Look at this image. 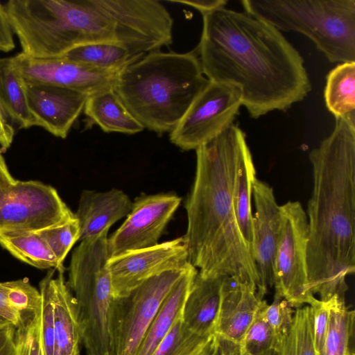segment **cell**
<instances>
[{"mask_svg":"<svg viewBox=\"0 0 355 355\" xmlns=\"http://www.w3.org/2000/svg\"><path fill=\"white\" fill-rule=\"evenodd\" d=\"M259 314L272 329L278 349L293 322L294 312L292 306L287 301L275 294L273 302L270 304L266 302L261 308Z\"/></svg>","mask_w":355,"mask_h":355,"instance_id":"33","label":"cell"},{"mask_svg":"<svg viewBox=\"0 0 355 355\" xmlns=\"http://www.w3.org/2000/svg\"><path fill=\"white\" fill-rule=\"evenodd\" d=\"M133 202L122 190H83L74 214L80 227L79 241L96 237L130 212Z\"/></svg>","mask_w":355,"mask_h":355,"instance_id":"17","label":"cell"},{"mask_svg":"<svg viewBox=\"0 0 355 355\" xmlns=\"http://www.w3.org/2000/svg\"><path fill=\"white\" fill-rule=\"evenodd\" d=\"M10 118L0 102V146L1 152H5L11 145L15 130Z\"/></svg>","mask_w":355,"mask_h":355,"instance_id":"38","label":"cell"},{"mask_svg":"<svg viewBox=\"0 0 355 355\" xmlns=\"http://www.w3.org/2000/svg\"><path fill=\"white\" fill-rule=\"evenodd\" d=\"M238 348L215 336L201 355H234Z\"/></svg>","mask_w":355,"mask_h":355,"instance_id":"41","label":"cell"},{"mask_svg":"<svg viewBox=\"0 0 355 355\" xmlns=\"http://www.w3.org/2000/svg\"><path fill=\"white\" fill-rule=\"evenodd\" d=\"M181 201L173 192L143 193L136 198L124 222L107 239L110 257L159 243Z\"/></svg>","mask_w":355,"mask_h":355,"instance_id":"12","label":"cell"},{"mask_svg":"<svg viewBox=\"0 0 355 355\" xmlns=\"http://www.w3.org/2000/svg\"><path fill=\"white\" fill-rule=\"evenodd\" d=\"M224 277H206L198 272L182 314L184 323L194 334L209 339L215 336Z\"/></svg>","mask_w":355,"mask_h":355,"instance_id":"19","label":"cell"},{"mask_svg":"<svg viewBox=\"0 0 355 355\" xmlns=\"http://www.w3.org/2000/svg\"><path fill=\"white\" fill-rule=\"evenodd\" d=\"M10 323L7 320L3 318V317L0 316V327L3 326L6 324Z\"/></svg>","mask_w":355,"mask_h":355,"instance_id":"44","label":"cell"},{"mask_svg":"<svg viewBox=\"0 0 355 355\" xmlns=\"http://www.w3.org/2000/svg\"><path fill=\"white\" fill-rule=\"evenodd\" d=\"M324 96L336 119H355V62L339 64L329 71Z\"/></svg>","mask_w":355,"mask_h":355,"instance_id":"27","label":"cell"},{"mask_svg":"<svg viewBox=\"0 0 355 355\" xmlns=\"http://www.w3.org/2000/svg\"><path fill=\"white\" fill-rule=\"evenodd\" d=\"M313 313V329L315 346L320 355L324 342L329 322V300L314 297L309 303Z\"/></svg>","mask_w":355,"mask_h":355,"instance_id":"36","label":"cell"},{"mask_svg":"<svg viewBox=\"0 0 355 355\" xmlns=\"http://www.w3.org/2000/svg\"><path fill=\"white\" fill-rule=\"evenodd\" d=\"M74 217L56 189L41 182L17 180L0 188V233L39 231Z\"/></svg>","mask_w":355,"mask_h":355,"instance_id":"10","label":"cell"},{"mask_svg":"<svg viewBox=\"0 0 355 355\" xmlns=\"http://www.w3.org/2000/svg\"><path fill=\"white\" fill-rule=\"evenodd\" d=\"M277 350L279 355H319L314 343L310 306L296 309L291 328Z\"/></svg>","mask_w":355,"mask_h":355,"instance_id":"29","label":"cell"},{"mask_svg":"<svg viewBox=\"0 0 355 355\" xmlns=\"http://www.w3.org/2000/svg\"><path fill=\"white\" fill-rule=\"evenodd\" d=\"M110 257L106 234L81 241L71 254L67 284L75 298L85 355H114Z\"/></svg>","mask_w":355,"mask_h":355,"instance_id":"6","label":"cell"},{"mask_svg":"<svg viewBox=\"0 0 355 355\" xmlns=\"http://www.w3.org/2000/svg\"><path fill=\"white\" fill-rule=\"evenodd\" d=\"M256 170L247 141L241 146L233 187V206L237 225L252 257L253 250L252 183Z\"/></svg>","mask_w":355,"mask_h":355,"instance_id":"22","label":"cell"},{"mask_svg":"<svg viewBox=\"0 0 355 355\" xmlns=\"http://www.w3.org/2000/svg\"><path fill=\"white\" fill-rule=\"evenodd\" d=\"M37 232L61 266L71 248L79 241L80 227L76 216Z\"/></svg>","mask_w":355,"mask_h":355,"instance_id":"31","label":"cell"},{"mask_svg":"<svg viewBox=\"0 0 355 355\" xmlns=\"http://www.w3.org/2000/svg\"><path fill=\"white\" fill-rule=\"evenodd\" d=\"M313 189L307 206V275L320 300L345 299L355 270V119H336L309 153Z\"/></svg>","mask_w":355,"mask_h":355,"instance_id":"2","label":"cell"},{"mask_svg":"<svg viewBox=\"0 0 355 355\" xmlns=\"http://www.w3.org/2000/svg\"><path fill=\"white\" fill-rule=\"evenodd\" d=\"M40 339L44 355H54V313L49 272L40 282Z\"/></svg>","mask_w":355,"mask_h":355,"instance_id":"32","label":"cell"},{"mask_svg":"<svg viewBox=\"0 0 355 355\" xmlns=\"http://www.w3.org/2000/svg\"><path fill=\"white\" fill-rule=\"evenodd\" d=\"M239 348L250 355H259L272 348L277 349L273 332L259 311L244 335Z\"/></svg>","mask_w":355,"mask_h":355,"instance_id":"34","label":"cell"},{"mask_svg":"<svg viewBox=\"0 0 355 355\" xmlns=\"http://www.w3.org/2000/svg\"><path fill=\"white\" fill-rule=\"evenodd\" d=\"M61 57L110 71H120L141 58L135 55L126 47L116 43L85 44L70 50Z\"/></svg>","mask_w":355,"mask_h":355,"instance_id":"28","label":"cell"},{"mask_svg":"<svg viewBox=\"0 0 355 355\" xmlns=\"http://www.w3.org/2000/svg\"><path fill=\"white\" fill-rule=\"evenodd\" d=\"M83 112L92 124L106 132L131 135L144 129L113 87L87 96Z\"/></svg>","mask_w":355,"mask_h":355,"instance_id":"21","label":"cell"},{"mask_svg":"<svg viewBox=\"0 0 355 355\" xmlns=\"http://www.w3.org/2000/svg\"><path fill=\"white\" fill-rule=\"evenodd\" d=\"M195 51L205 76L238 87L257 119L285 111L311 89L304 60L280 31L246 12L223 7L202 15Z\"/></svg>","mask_w":355,"mask_h":355,"instance_id":"1","label":"cell"},{"mask_svg":"<svg viewBox=\"0 0 355 355\" xmlns=\"http://www.w3.org/2000/svg\"><path fill=\"white\" fill-rule=\"evenodd\" d=\"M198 272V269L189 263L159 306L135 355H152L175 323L182 318L186 300Z\"/></svg>","mask_w":355,"mask_h":355,"instance_id":"20","label":"cell"},{"mask_svg":"<svg viewBox=\"0 0 355 355\" xmlns=\"http://www.w3.org/2000/svg\"><path fill=\"white\" fill-rule=\"evenodd\" d=\"M189 264L151 277L127 295L114 299L111 315L114 355H135L159 306Z\"/></svg>","mask_w":355,"mask_h":355,"instance_id":"8","label":"cell"},{"mask_svg":"<svg viewBox=\"0 0 355 355\" xmlns=\"http://www.w3.org/2000/svg\"><path fill=\"white\" fill-rule=\"evenodd\" d=\"M168 1L192 7L200 11L202 15L225 7L227 3L226 0H170Z\"/></svg>","mask_w":355,"mask_h":355,"instance_id":"40","label":"cell"},{"mask_svg":"<svg viewBox=\"0 0 355 355\" xmlns=\"http://www.w3.org/2000/svg\"><path fill=\"white\" fill-rule=\"evenodd\" d=\"M0 245L19 260L35 268L65 270L37 231L1 232Z\"/></svg>","mask_w":355,"mask_h":355,"instance_id":"23","label":"cell"},{"mask_svg":"<svg viewBox=\"0 0 355 355\" xmlns=\"http://www.w3.org/2000/svg\"><path fill=\"white\" fill-rule=\"evenodd\" d=\"M265 302L255 286L225 277L215 336L239 347Z\"/></svg>","mask_w":355,"mask_h":355,"instance_id":"16","label":"cell"},{"mask_svg":"<svg viewBox=\"0 0 355 355\" xmlns=\"http://www.w3.org/2000/svg\"><path fill=\"white\" fill-rule=\"evenodd\" d=\"M13 31L4 5L0 3V51L9 52L15 48Z\"/></svg>","mask_w":355,"mask_h":355,"instance_id":"37","label":"cell"},{"mask_svg":"<svg viewBox=\"0 0 355 355\" xmlns=\"http://www.w3.org/2000/svg\"><path fill=\"white\" fill-rule=\"evenodd\" d=\"M189 263L184 236L111 257L107 268L110 275L113 297L125 296L151 277L166 271L182 269Z\"/></svg>","mask_w":355,"mask_h":355,"instance_id":"11","label":"cell"},{"mask_svg":"<svg viewBox=\"0 0 355 355\" xmlns=\"http://www.w3.org/2000/svg\"><path fill=\"white\" fill-rule=\"evenodd\" d=\"M17 180L13 178L8 171L3 157L0 150V188L6 187L14 184Z\"/></svg>","mask_w":355,"mask_h":355,"instance_id":"42","label":"cell"},{"mask_svg":"<svg viewBox=\"0 0 355 355\" xmlns=\"http://www.w3.org/2000/svg\"><path fill=\"white\" fill-rule=\"evenodd\" d=\"M241 105L238 87L209 80L170 132L171 142L183 150H196L233 124Z\"/></svg>","mask_w":355,"mask_h":355,"instance_id":"9","label":"cell"},{"mask_svg":"<svg viewBox=\"0 0 355 355\" xmlns=\"http://www.w3.org/2000/svg\"><path fill=\"white\" fill-rule=\"evenodd\" d=\"M195 51L150 52L117 74L113 89L149 130L171 132L209 83Z\"/></svg>","mask_w":355,"mask_h":355,"instance_id":"4","label":"cell"},{"mask_svg":"<svg viewBox=\"0 0 355 355\" xmlns=\"http://www.w3.org/2000/svg\"><path fill=\"white\" fill-rule=\"evenodd\" d=\"M281 224L274 265L275 294L292 307L309 304L307 275L308 218L301 203L288 201L280 206Z\"/></svg>","mask_w":355,"mask_h":355,"instance_id":"7","label":"cell"},{"mask_svg":"<svg viewBox=\"0 0 355 355\" xmlns=\"http://www.w3.org/2000/svg\"><path fill=\"white\" fill-rule=\"evenodd\" d=\"M11 58L26 83L64 87L88 96L112 88L121 71L100 69L63 57L35 58L19 53Z\"/></svg>","mask_w":355,"mask_h":355,"instance_id":"13","label":"cell"},{"mask_svg":"<svg viewBox=\"0 0 355 355\" xmlns=\"http://www.w3.org/2000/svg\"><path fill=\"white\" fill-rule=\"evenodd\" d=\"M15 348V355H44L40 339V309L35 315L16 328Z\"/></svg>","mask_w":355,"mask_h":355,"instance_id":"35","label":"cell"},{"mask_svg":"<svg viewBox=\"0 0 355 355\" xmlns=\"http://www.w3.org/2000/svg\"><path fill=\"white\" fill-rule=\"evenodd\" d=\"M212 339L192 332L181 318L175 323L152 355H201Z\"/></svg>","mask_w":355,"mask_h":355,"instance_id":"30","label":"cell"},{"mask_svg":"<svg viewBox=\"0 0 355 355\" xmlns=\"http://www.w3.org/2000/svg\"><path fill=\"white\" fill-rule=\"evenodd\" d=\"M252 197L256 207L253 216L252 258L259 275L257 294L263 300L274 286L275 258L281 224L280 206L276 202L272 188L257 178L252 183Z\"/></svg>","mask_w":355,"mask_h":355,"instance_id":"14","label":"cell"},{"mask_svg":"<svg viewBox=\"0 0 355 355\" xmlns=\"http://www.w3.org/2000/svg\"><path fill=\"white\" fill-rule=\"evenodd\" d=\"M245 141L244 132L233 123L196 150L195 178L184 205L187 230L184 236L189 262L200 275L232 277L257 288V267L233 206L236 164Z\"/></svg>","mask_w":355,"mask_h":355,"instance_id":"3","label":"cell"},{"mask_svg":"<svg viewBox=\"0 0 355 355\" xmlns=\"http://www.w3.org/2000/svg\"><path fill=\"white\" fill-rule=\"evenodd\" d=\"M15 330L12 323L0 327V355H15Z\"/></svg>","mask_w":355,"mask_h":355,"instance_id":"39","label":"cell"},{"mask_svg":"<svg viewBox=\"0 0 355 355\" xmlns=\"http://www.w3.org/2000/svg\"><path fill=\"white\" fill-rule=\"evenodd\" d=\"M29 111L36 125L55 137H67L83 112L88 96L73 89L24 82Z\"/></svg>","mask_w":355,"mask_h":355,"instance_id":"15","label":"cell"},{"mask_svg":"<svg viewBox=\"0 0 355 355\" xmlns=\"http://www.w3.org/2000/svg\"><path fill=\"white\" fill-rule=\"evenodd\" d=\"M355 312L345 304V299L334 296L329 300V322L320 355H355Z\"/></svg>","mask_w":355,"mask_h":355,"instance_id":"26","label":"cell"},{"mask_svg":"<svg viewBox=\"0 0 355 355\" xmlns=\"http://www.w3.org/2000/svg\"><path fill=\"white\" fill-rule=\"evenodd\" d=\"M234 355H250V354H248L246 353H244V352H241L239 349V348H238V349ZM259 355H279V353H278V350L277 349H276L275 348H272V349H269V350L266 351V352L262 353V354H259Z\"/></svg>","mask_w":355,"mask_h":355,"instance_id":"43","label":"cell"},{"mask_svg":"<svg viewBox=\"0 0 355 355\" xmlns=\"http://www.w3.org/2000/svg\"><path fill=\"white\" fill-rule=\"evenodd\" d=\"M245 12L307 36L331 62H355V0H243Z\"/></svg>","mask_w":355,"mask_h":355,"instance_id":"5","label":"cell"},{"mask_svg":"<svg viewBox=\"0 0 355 355\" xmlns=\"http://www.w3.org/2000/svg\"><path fill=\"white\" fill-rule=\"evenodd\" d=\"M50 269L49 282L54 313V355H80V329L73 295L64 279V270Z\"/></svg>","mask_w":355,"mask_h":355,"instance_id":"18","label":"cell"},{"mask_svg":"<svg viewBox=\"0 0 355 355\" xmlns=\"http://www.w3.org/2000/svg\"><path fill=\"white\" fill-rule=\"evenodd\" d=\"M40 291L28 279L0 282V316L18 327L38 312Z\"/></svg>","mask_w":355,"mask_h":355,"instance_id":"24","label":"cell"},{"mask_svg":"<svg viewBox=\"0 0 355 355\" xmlns=\"http://www.w3.org/2000/svg\"><path fill=\"white\" fill-rule=\"evenodd\" d=\"M0 102L10 121L21 128L36 125L26 101L24 80L12 58H0Z\"/></svg>","mask_w":355,"mask_h":355,"instance_id":"25","label":"cell"}]
</instances>
